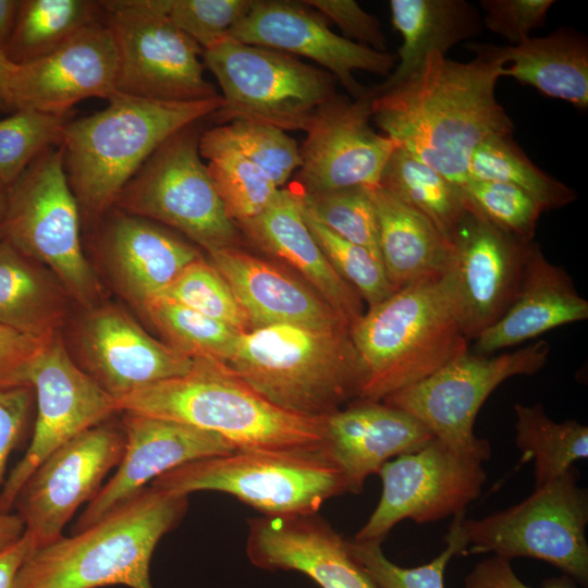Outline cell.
Wrapping results in <instances>:
<instances>
[{"mask_svg": "<svg viewBox=\"0 0 588 588\" xmlns=\"http://www.w3.org/2000/svg\"><path fill=\"white\" fill-rule=\"evenodd\" d=\"M474 53L468 62L431 53L416 76L371 100V118L384 135L461 186L474 150L514 132L495 96L505 63Z\"/></svg>", "mask_w": 588, "mask_h": 588, "instance_id": "6da1fadb", "label": "cell"}, {"mask_svg": "<svg viewBox=\"0 0 588 588\" xmlns=\"http://www.w3.org/2000/svg\"><path fill=\"white\" fill-rule=\"evenodd\" d=\"M350 334L363 370L357 400L382 401L469 351L452 266L368 307Z\"/></svg>", "mask_w": 588, "mask_h": 588, "instance_id": "7a4b0ae2", "label": "cell"}, {"mask_svg": "<svg viewBox=\"0 0 588 588\" xmlns=\"http://www.w3.org/2000/svg\"><path fill=\"white\" fill-rule=\"evenodd\" d=\"M187 507L188 497L148 486L73 536L33 548L17 571L14 588H152V553Z\"/></svg>", "mask_w": 588, "mask_h": 588, "instance_id": "3957f363", "label": "cell"}, {"mask_svg": "<svg viewBox=\"0 0 588 588\" xmlns=\"http://www.w3.org/2000/svg\"><path fill=\"white\" fill-rule=\"evenodd\" d=\"M101 111L64 126V169L81 213L96 219L109 211L151 154L170 136L211 118L221 95L197 101H156L115 95Z\"/></svg>", "mask_w": 588, "mask_h": 588, "instance_id": "277c9868", "label": "cell"}, {"mask_svg": "<svg viewBox=\"0 0 588 588\" xmlns=\"http://www.w3.org/2000/svg\"><path fill=\"white\" fill-rule=\"evenodd\" d=\"M120 412L173 420L216 433L240 451L323 448L324 417L286 412L226 367L195 358L185 375L156 382L117 401Z\"/></svg>", "mask_w": 588, "mask_h": 588, "instance_id": "5b68a950", "label": "cell"}, {"mask_svg": "<svg viewBox=\"0 0 588 588\" xmlns=\"http://www.w3.org/2000/svg\"><path fill=\"white\" fill-rule=\"evenodd\" d=\"M275 406L324 417L357 400L363 370L350 328L273 324L242 332L223 364Z\"/></svg>", "mask_w": 588, "mask_h": 588, "instance_id": "8992f818", "label": "cell"}, {"mask_svg": "<svg viewBox=\"0 0 588 588\" xmlns=\"http://www.w3.org/2000/svg\"><path fill=\"white\" fill-rule=\"evenodd\" d=\"M149 486L182 497L197 491L228 493L264 516L315 514L326 501L347 492L324 448L238 450L176 467Z\"/></svg>", "mask_w": 588, "mask_h": 588, "instance_id": "52a82bcc", "label": "cell"}, {"mask_svg": "<svg viewBox=\"0 0 588 588\" xmlns=\"http://www.w3.org/2000/svg\"><path fill=\"white\" fill-rule=\"evenodd\" d=\"M573 466L522 502L482 518L458 517L463 556L492 553L541 560L588 586V493Z\"/></svg>", "mask_w": 588, "mask_h": 588, "instance_id": "ba28073f", "label": "cell"}, {"mask_svg": "<svg viewBox=\"0 0 588 588\" xmlns=\"http://www.w3.org/2000/svg\"><path fill=\"white\" fill-rule=\"evenodd\" d=\"M81 210L69 184L60 146L37 157L8 187L0 238L56 275L65 293L91 307L100 296L97 275L79 235Z\"/></svg>", "mask_w": 588, "mask_h": 588, "instance_id": "9c48e42d", "label": "cell"}, {"mask_svg": "<svg viewBox=\"0 0 588 588\" xmlns=\"http://www.w3.org/2000/svg\"><path fill=\"white\" fill-rule=\"evenodd\" d=\"M201 58L222 90L223 106L211 117L219 123L306 132L317 110L336 95L329 72L282 51L229 38Z\"/></svg>", "mask_w": 588, "mask_h": 588, "instance_id": "30bf717a", "label": "cell"}, {"mask_svg": "<svg viewBox=\"0 0 588 588\" xmlns=\"http://www.w3.org/2000/svg\"><path fill=\"white\" fill-rule=\"evenodd\" d=\"M205 120L164 140L119 194L115 208L168 225L207 252L235 247L230 218L199 154Z\"/></svg>", "mask_w": 588, "mask_h": 588, "instance_id": "8fae6325", "label": "cell"}, {"mask_svg": "<svg viewBox=\"0 0 588 588\" xmlns=\"http://www.w3.org/2000/svg\"><path fill=\"white\" fill-rule=\"evenodd\" d=\"M100 4L115 48L117 94L175 102L219 96L204 77L203 49L170 20V0Z\"/></svg>", "mask_w": 588, "mask_h": 588, "instance_id": "7c38bea8", "label": "cell"}, {"mask_svg": "<svg viewBox=\"0 0 588 588\" xmlns=\"http://www.w3.org/2000/svg\"><path fill=\"white\" fill-rule=\"evenodd\" d=\"M549 353L550 344L544 340L499 355L467 351L382 402L413 415L455 453L483 463L491 456L490 443L474 432L481 406L506 379L542 369Z\"/></svg>", "mask_w": 588, "mask_h": 588, "instance_id": "4fadbf2b", "label": "cell"}, {"mask_svg": "<svg viewBox=\"0 0 588 588\" xmlns=\"http://www.w3.org/2000/svg\"><path fill=\"white\" fill-rule=\"evenodd\" d=\"M378 475L380 500L356 542H380L404 519L432 523L463 513L487 481L482 463L431 440L421 449L387 462Z\"/></svg>", "mask_w": 588, "mask_h": 588, "instance_id": "5bb4252c", "label": "cell"}, {"mask_svg": "<svg viewBox=\"0 0 588 588\" xmlns=\"http://www.w3.org/2000/svg\"><path fill=\"white\" fill-rule=\"evenodd\" d=\"M36 418L30 443L0 490V512H11L20 489L53 451L119 413L117 400L74 363L54 334L29 373Z\"/></svg>", "mask_w": 588, "mask_h": 588, "instance_id": "9a60e30c", "label": "cell"}, {"mask_svg": "<svg viewBox=\"0 0 588 588\" xmlns=\"http://www.w3.org/2000/svg\"><path fill=\"white\" fill-rule=\"evenodd\" d=\"M123 428L101 422L48 455L29 475L13 502L34 548L61 538L76 510L100 491L123 455Z\"/></svg>", "mask_w": 588, "mask_h": 588, "instance_id": "2e32d148", "label": "cell"}, {"mask_svg": "<svg viewBox=\"0 0 588 588\" xmlns=\"http://www.w3.org/2000/svg\"><path fill=\"white\" fill-rule=\"evenodd\" d=\"M371 100L369 89L353 100L335 95L317 110L299 147L295 183L304 194L379 186L399 144L370 126Z\"/></svg>", "mask_w": 588, "mask_h": 588, "instance_id": "e0dca14e", "label": "cell"}, {"mask_svg": "<svg viewBox=\"0 0 588 588\" xmlns=\"http://www.w3.org/2000/svg\"><path fill=\"white\" fill-rule=\"evenodd\" d=\"M229 38L308 58L324 68L353 99L368 91L355 79V71L388 77L397 62L396 56L388 51L373 50L333 33L326 20L303 2L254 0Z\"/></svg>", "mask_w": 588, "mask_h": 588, "instance_id": "ac0fdd59", "label": "cell"}, {"mask_svg": "<svg viewBox=\"0 0 588 588\" xmlns=\"http://www.w3.org/2000/svg\"><path fill=\"white\" fill-rule=\"evenodd\" d=\"M115 75L111 32L105 22L97 21L40 59L24 64L11 62V105L13 111L68 115L82 100H110L118 95Z\"/></svg>", "mask_w": 588, "mask_h": 588, "instance_id": "d6986e66", "label": "cell"}, {"mask_svg": "<svg viewBox=\"0 0 588 588\" xmlns=\"http://www.w3.org/2000/svg\"><path fill=\"white\" fill-rule=\"evenodd\" d=\"M123 413V455L112 477L78 517L75 532L127 502L166 473L197 460L238 451L224 438L189 425Z\"/></svg>", "mask_w": 588, "mask_h": 588, "instance_id": "ffe728a7", "label": "cell"}, {"mask_svg": "<svg viewBox=\"0 0 588 588\" xmlns=\"http://www.w3.org/2000/svg\"><path fill=\"white\" fill-rule=\"evenodd\" d=\"M531 242L497 229L469 209L453 236L460 319L467 340L493 324L512 303Z\"/></svg>", "mask_w": 588, "mask_h": 588, "instance_id": "44dd1931", "label": "cell"}, {"mask_svg": "<svg viewBox=\"0 0 588 588\" xmlns=\"http://www.w3.org/2000/svg\"><path fill=\"white\" fill-rule=\"evenodd\" d=\"M246 553L256 567L296 571L320 588H378L348 541L318 513L250 518Z\"/></svg>", "mask_w": 588, "mask_h": 588, "instance_id": "7402d4cb", "label": "cell"}, {"mask_svg": "<svg viewBox=\"0 0 588 588\" xmlns=\"http://www.w3.org/2000/svg\"><path fill=\"white\" fill-rule=\"evenodd\" d=\"M88 371L117 401L156 382L187 373L195 358L148 334L114 306L90 311L81 329Z\"/></svg>", "mask_w": 588, "mask_h": 588, "instance_id": "603a6c76", "label": "cell"}, {"mask_svg": "<svg viewBox=\"0 0 588 588\" xmlns=\"http://www.w3.org/2000/svg\"><path fill=\"white\" fill-rule=\"evenodd\" d=\"M433 439L413 415L382 401L356 400L324 417V451L352 493H359L387 462Z\"/></svg>", "mask_w": 588, "mask_h": 588, "instance_id": "cb8c5ba5", "label": "cell"}, {"mask_svg": "<svg viewBox=\"0 0 588 588\" xmlns=\"http://www.w3.org/2000/svg\"><path fill=\"white\" fill-rule=\"evenodd\" d=\"M237 226L265 252L295 269L350 327L363 316V298L335 271L311 234L296 183L279 188L259 215Z\"/></svg>", "mask_w": 588, "mask_h": 588, "instance_id": "d4e9b609", "label": "cell"}, {"mask_svg": "<svg viewBox=\"0 0 588 588\" xmlns=\"http://www.w3.org/2000/svg\"><path fill=\"white\" fill-rule=\"evenodd\" d=\"M207 253L246 314L252 330L273 324L350 328L309 285L274 265L236 247Z\"/></svg>", "mask_w": 588, "mask_h": 588, "instance_id": "484cf974", "label": "cell"}, {"mask_svg": "<svg viewBox=\"0 0 588 588\" xmlns=\"http://www.w3.org/2000/svg\"><path fill=\"white\" fill-rule=\"evenodd\" d=\"M99 247L122 294L138 309L200 256L195 246L154 221L112 207Z\"/></svg>", "mask_w": 588, "mask_h": 588, "instance_id": "4316f807", "label": "cell"}, {"mask_svg": "<svg viewBox=\"0 0 588 588\" xmlns=\"http://www.w3.org/2000/svg\"><path fill=\"white\" fill-rule=\"evenodd\" d=\"M588 319V302L572 278L531 243L516 294L509 308L476 339L474 353L493 355L552 329Z\"/></svg>", "mask_w": 588, "mask_h": 588, "instance_id": "83f0119b", "label": "cell"}, {"mask_svg": "<svg viewBox=\"0 0 588 588\" xmlns=\"http://www.w3.org/2000/svg\"><path fill=\"white\" fill-rule=\"evenodd\" d=\"M473 52L503 60V76L529 85L539 93L588 108V44L586 37L568 28L542 37H529L510 46L470 42Z\"/></svg>", "mask_w": 588, "mask_h": 588, "instance_id": "f1b7e54d", "label": "cell"}, {"mask_svg": "<svg viewBox=\"0 0 588 588\" xmlns=\"http://www.w3.org/2000/svg\"><path fill=\"white\" fill-rule=\"evenodd\" d=\"M389 7L402 37L399 63L384 82L369 88L372 97L416 76L431 53L445 56L455 45L481 33V15L465 0H391Z\"/></svg>", "mask_w": 588, "mask_h": 588, "instance_id": "f546056e", "label": "cell"}, {"mask_svg": "<svg viewBox=\"0 0 588 588\" xmlns=\"http://www.w3.org/2000/svg\"><path fill=\"white\" fill-rule=\"evenodd\" d=\"M370 189L379 226L381 261L392 285L400 287L446 272L453 243L418 211L381 186Z\"/></svg>", "mask_w": 588, "mask_h": 588, "instance_id": "4dcf8cb0", "label": "cell"}, {"mask_svg": "<svg viewBox=\"0 0 588 588\" xmlns=\"http://www.w3.org/2000/svg\"><path fill=\"white\" fill-rule=\"evenodd\" d=\"M40 264L0 238V324L49 338L65 317L64 289Z\"/></svg>", "mask_w": 588, "mask_h": 588, "instance_id": "1f68e13d", "label": "cell"}, {"mask_svg": "<svg viewBox=\"0 0 588 588\" xmlns=\"http://www.w3.org/2000/svg\"><path fill=\"white\" fill-rule=\"evenodd\" d=\"M379 186L428 219L450 242L469 204L463 187L401 146L388 159Z\"/></svg>", "mask_w": 588, "mask_h": 588, "instance_id": "d6a6232c", "label": "cell"}, {"mask_svg": "<svg viewBox=\"0 0 588 588\" xmlns=\"http://www.w3.org/2000/svg\"><path fill=\"white\" fill-rule=\"evenodd\" d=\"M100 12V1L21 0L4 54L13 64L40 59L99 21Z\"/></svg>", "mask_w": 588, "mask_h": 588, "instance_id": "836d02e7", "label": "cell"}, {"mask_svg": "<svg viewBox=\"0 0 588 588\" xmlns=\"http://www.w3.org/2000/svg\"><path fill=\"white\" fill-rule=\"evenodd\" d=\"M515 444L520 462L532 461L535 488L564 475L578 460L588 457V427L574 419L556 422L541 403L515 404Z\"/></svg>", "mask_w": 588, "mask_h": 588, "instance_id": "e575fe53", "label": "cell"}, {"mask_svg": "<svg viewBox=\"0 0 588 588\" xmlns=\"http://www.w3.org/2000/svg\"><path fill=\"white\" fill-rule=\"evenodd\" d=\"M199 154L228 215L237 224L259 215L279 187L255 163L245 158L215 127L205 130Z\"/></svg>", "mask_w": 588, "mask_h": 588, "instance_id": "d590c367", "label": "cell"}, {"mask_svg": "<svg viewBox=\"0 0 588 588\" xmlns=\"http://www.w3.org/2000/svg\"><path fill=\"white\" fill-rule=\"evenodd\" d=\"M468 180L501 182L527 193L542 211L562 208L577 198L576 192L539 169L513 138L492 136L473 152Z\"/></svg>", "mask_w": 588, "mask_h": 588, "instance_id": "8d00e7d4", "label": "cell"}, {"mask_svg": "<svg viewBox=\"0 0 588 588\" xmlns=\"http://www.w3.org/2000/svg\"><path fill=\"white\" fill-rule=\"evenodd\" d=\"M142 311L168 345L193 358L225 364L242 333L222 321L161 297L150 301Z\"/></svg>", "mask_w": 588, "mask_h": 588, "instance_id": "74e56055", "label": "cell"}, {"mask_svg": "<svg viewBox=\"0 0 588 588\" xmlns=\"http://www.w3.org/2000/svg\"><path fill=\"white\" fill-rule=\"evenodd\" d=\"M304 206L322 225L381 260L379 226L370 189L346 187L304 194Z\"/></svg>", "mask_w": 588, "mask_h": 588, "instance_id": "f35d334b", "label": "cell"}, {"mask_svg": "<svg viewBox=\"0 0 588 588\" xmlns=\"http://www.w3.org/2000/svg\"><path fill=\"white\" fill-rule=\"evenodd\" d=\"M68 115L16 110L0 120V183L10 186L44 151L60 146Z\"/></svg>", "mask_w": 588, "mask_h": 588, "instance_id": "ab89813d", "label": "cell"}, {"mask_svg": "<svg viewBox=\"0 0 588 588\" xmlns=\"http://www.w3.org/2000/svg\"><path fill=\"white\" fill-rule=\"evenodd\" d=\"M158 297L179 303L241 332L252 330L224 278L203 257L189 264Z\"/></svg>", "mask_w": 588, "mask_h": 588, "instance_id": "60d3db41", "label": "cell"}, {"mask_svg": "<svg viewBox=\"0 0 588 588\" xmlns=\"http://www.w3.org/2000/svg\"><path fill=\"white\" fill-rule=\"evenodd\" d=\"M304 218L329 262L356 290L368 307L387 299L396 291L380 259L330 231L305 206Z\"/></svg>", "mask_w": 588, "mask_h": 588, "instance_id": "b9f144b4", "label": "cell"}, {"mask_svg": "<svg viewBox=\"0 0 588 588\" xmlns=\"http://www.w3.org/2000/svg\"><path fill=\"white\" fill-rule=\"evenodd\" d=\"M460 514L454 516L444 536L445 549L430 562L416 567H402L391 562L384 555L380 542L352 540L348 541V547L378 588H444L448 563L453 556L464 554L458 531Z\"/></svg>", "mask_w": 588, "mask_h": 588, "instance_id": "7bdbcfd3", "label": "cell"}, {"mask_svg": "<svg viewBox=\"0 0 588 588\" xmlns=\"http://www.w3.org/2000/svg\"><path fill=\"white\" fill-rule=\"evenodd\" d=\"M218 134L259 167L281 188L301 167V150L294 138L280 128L232 121L215 126Z\"/></svg>", "mask_w": 588, "mask_h": 588, "instance_id": "ee69618b", "label": "cell"}, {"mask_svg": "<svg viewBox=\"0 0 588 588\" xmlns=\"http://www.w3.org/2000/svg\"><path fill=\"white\" fill-rule=\"evenodd\" d=\"M462 187L471 211L506 234L526 242L534 240L543 211L527 193L491 181L468 180Z\"/></svg>", "mask_w": 588, "mask_h": 588, "instance_id": "f6af8a7d", "label": "cell"}, {"mask_svg": "<svg viewBox=\"0 0 588 588\" xmlns=\"http://www.w3.org/2000/svg\"><path fill=\"white\" fill-rule=\"evenodd\" d=\"M254 0H170L173 24L203 51L226 39L231 29L249 12Z\"/></svg>", "mask_w": 588, "mask_h": 588, "instance_id": "bcb514c9", "label": "cell"}, {"mask_svg": "<svg viewBox=\"0 0 588 588\" xmlns=\"http://www.w3.org/2000/svg\"><path fill=\"white\" fill-rule=\"evenodd\" d=\"M553 0H482V24L492 33L517 45L544 25Z\"/></svg>", "mask_w": 588, "mask_h": 588, "instance_id": "7dc6e473", "label": "cell"}, {"mask_svg": "<svg viewBox=\"0 0 588 588\" xmlns=\"http://www.w3.org/2000/svg\"><path fill=\"white\" fill-rule=\"evenodd\" d=\"M302 2L331 20L346 39L377 51H387V38L380 21L366 12L356 1L305 0Z\"/></svg>", "mask_w": 588, "mask_h": 588, "instance_id": "c3c4849f", "label": "cell"}, {"mask_svg": "<svg viewBox=\"0 0 588 588\" xmlns=\"http://www.w3.org/2000/svg\"><path fill=\"white\" fill-rule=\"evenodd\" d=\"M34 406L32 385L0 387V490L8 460L27 430Z\"/></svg>", "mask_w": 588, "mask_h": 588, "instance_id": "681fc988", "label": "cell"}, {"mask_svg": "<svg viewBox=\"0 0 588 588\" xmlns=\"http://www.w3.org/2000/svg\"><path fill=\"white\" fill-rule=\"evenodd\" d=\"M52 336L35 338L0 324V387L30 385V369Z\"/></svg>", "mask_w": 588, "mask_h": 588, "instance_id": "f907efd6", "label": "cell"}, {"mask_svg": "<svg viewBox=\"0 0 588 588\" xmlns=\"http://www.w3.org/2000/svg\"><path fill=\"white\" fill-rule=\"evenodd\" d=\"M568 576L561 575L543 581L542 588H576ZM464 588H530L514 573L511 561L492 555L479 561L464 578Z\"/></svg>", "mask_w": 588, "mask_h": 588, "instance_id": "816d5d0a", "label": "cell"}, {"mask_svg": "<svg viewBox=\"0 0 588 588\" xmlns=\"http://www.w3.org/2000/svg\"><path fill=\"white\" fill-rule=\"evenodd\" d=\"M33 548L32 538L24 532L19 541L0 552V588H14L17 571Z\"/></svg>", "mask_w": 588, "mask_h": 588, "instance_id": "f5cc1de1", "label": "cell"}, {"mask_svg": "<svg viewBox=\"0 0 588 588\" xmlns=\"http://www.w3.org/2000/svg\"><path fill=\"white\" fill-rule=\"evenodd\" d=\"M25 532V526L16 513L0 512V552L13 546Z\"/></svg>", "mask_w": 588, "mask_h": 588, "instance_id": "db71d44e", "label": "cell"}, {"mask_svg": "<svg viewBox=\"0 0 588 588\" xmlns=\"http://www.w3.org/2000/svg\"><path fill=\"white\" fill-rule=\"evenodd\" d=\"M20 5L21 0H0V50L3 53L11 38Z\"/></svg>", "mask_w": 588, "mask_h": 588, "instance_id": "11a10c76", "label": "cell"}, {"mask_svg": "<svg viewBox=\"0 0 588 588\" xmlns=\"http://www.w3.org/2000/svg\"><path fill=\"white\" fill-rule=\"evenodd\" d=\"M11 62L0 50V110L13 112L9 91V74Z\"/></svg>", "mask_w": 588, "mask_h": 588, "instance_id": "9f6ffc18", "label": "cell"}, {"mask_svg": "<svg viewBox=\"0 0 588 588\" xmlns=\"http://www.w3.org/2000/svg\"><path fill=\"white\" fill-rule=\"evenodd\" d=\"M8 186L0 183V230L7 209Z\"/></svg>", "mask_w": 588, "mask_h": 588, "instance_id": "6f0895ef", "label": "cell"}]
</instances>
